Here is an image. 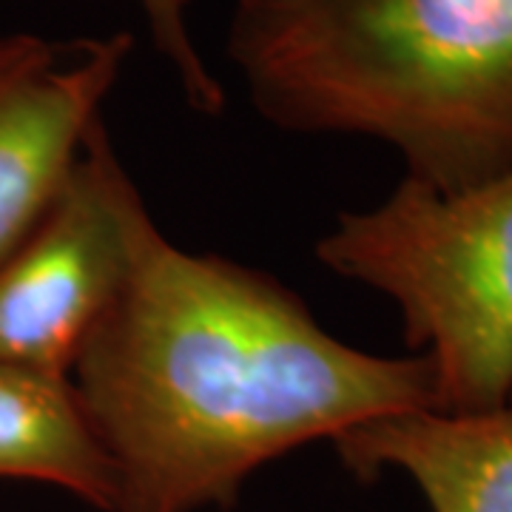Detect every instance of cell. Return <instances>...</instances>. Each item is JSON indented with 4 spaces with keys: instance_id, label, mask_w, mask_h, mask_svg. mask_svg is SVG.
Returning a JSON list of instances; mask_svg holds the SVG:
<instances>
[{
    "instance_id": "cell-1",
    "label": "cell",
    "mask_w": 512,
    "mask_h": 512,
    "mask_svg": "<svg viewBox=\"0 0 512 512\" xmlns=\"http://www.w3.org/2000/svg\"><path fill=\"white\" fill-rule=\"evenodd\" d=\"M69 382L114 470L111 512L228 510L296 447L439 410L427 356L353 348L274 276L185 251L148 211Z\"/></svg>"
},
{
    "instance_id": "cell-4",
    "label": "cell",
    "mask_w": 512,
    "mask_h": 512,
    "mask_svg": "<svg viewBox=\"0 0 512 512\" xmlns=\"http://www.w3.org/2000/svg\"><path fill=\"white\" fill-rule=\"evenodd\" d=\"M146 211L100 123L40 220L0 256V367L69 379L126 279Z\"/></svg>"
},
{
    "instance_id": "cell-5",
    "label": "cell",
    "mask_w": 512,
    "mask_h": 512,
    "mask_svg": "<svg viewBox=\"0 0 512 512\" xmlns=\"http://www.w3.org/2000/svg\"><path fill=\"white\" fill-rule=\"evenodd\" d=\"M134 37L0 35V256L40 220L103 123Z\"/></svg>"
},
{
    "instance_id": "cell-9",
    "label": "cell",
    "mask_w": 512,
    "mask_h": 512,
    "mask_svg": "<svg viewBox=\"0 0 512 512\" xmlns=\"http://www.w3.org/2000/svg\"><path fill=\"white\" fill-rule=\"evenodd\" d=\"M248 3H262V0H237V6H248Z\"/></svg>"
},
{
    "instance_id": "cell-3",
    "label": "cell",
    "mask_w": 512,
    "mask_h": 512,
    "mask_svg": "<svg viewBox=\"0 0 512 512\" xmlns=\"http://www.w3.org/2000/svg\"><path fill=\"white\" fill-rule=\"evenodd\" d=\"M316 256L399 308L404 342L436 370L439 410L510 404L512 171L453 194L404 177L379 205L339 214Z\"/></svg>"
},
{
    "instance_id": "cell-6",
    "label": "cell",
    "mask_w": 512,
    "mask_h": 512,
    "mask_svg": "<svg viewBox=\"0 0 512 512\" xmlns=\"http://www.w3.org/2000/svg\"><path fill=\"white\" fill-rule=\"evenodd\" d=\"M350 473L407 476L430 512H512V407L419 410L370 421L333 441Z\"/></svg>"
},
{
    "instance_id": "cell-7",
    "label": "cell",
    "mask_w": 512,
    "mask_h": 512,
    "mask_svg": "<svg viewBox=\"0 0 512 512\" xmlns=\"http://www.w3.org/2000/svg\"><path fill=\"white\" fill-rule=\"evenodd\" d=\"M0 478L52 484L114 510L111 461L69 379L0 367Z\"/></svg>"
},
{
    "instance_id": "cell-2",
    "label": "cell",
    "mask_w": 512,
    "mask_h": 512,
    "mask_svg": "<svg viewBox=\"0 0 512 512\" xmlns=\"http://www.w3.org/2000/svg\"><path fill=\"white\" fill-rule=\"evenodd\" d=\"M228 55L276 128L379 140L444 194L512 171V0H262Z\"/></svg>"
},
{
    "instance_id": "cell-10",
    "label": "cell",
    "mask_w": 512,
    "mask_h": 512,
    "mask_svg": "<svg viewBox=\"0 0 512 512\" xmlns=\"http://www.w3.org/2000/svg\"><path fill=\"white\" fill-rule=\"evenodd\" d=\"M510 407H512V396H510Z\"/></svg>"
},
{
    "instance_id": "cell-8",
    "label": "cell",
    "mask_w": 512,
    "mask_h": 512,
    "mask_svg": "<svg viewBox=\"0 0 512 512\" xmlns=\"http://www.w3.org/2000/svg\"><path fill=\"white\" fill-rule=\"evenodd\" d=\"M148 35L157 55L168 63L171 74L180 83L188 106L205 117H217L225 109V86L208 69L200 52V43L191 29L194 0H137Z\"/></svg>"
}]
</instances>
